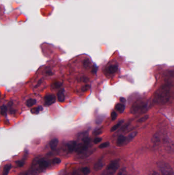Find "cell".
<instances>
[{
    "label": "cell",
    "instance_id": "1",
    "mask_svg": "<svg viewBox=\"0 0 174 175\" xmlns=\"http://www.w3.org/2000/svg\"><path fill=\"white\" fill-rule=\"evenodd\" d=\"M170 88L167 85H164L156 91L154 95V101L156 103L165 104L170 98Z\"/></svg>",
    "mask_w": 174,
    "mask_h": 175
},
{
    "label": "cell",
    "instance_id": "2",
    "mask_svg": "<svg viewBox=\"0 0 174 175\" xmlns=\"http://www.w3.org/2000/svg\"><path fill=\"white\" fill-rule=\"evenodd\" d=\"M51 163H52V161L51 162L43 158L34 159L31 167V174L32 175H38L49 168Z\"/></svg>",
    "mask_w": 174,
    "mask_h": 175
},
{
    "label": "cell",
    "instance_id": "3",
    "mask_svg": "<svg viewBox=\"0 0 174 175\" xmlns=\"http://www.w3.org/2000/svg\"><path fill=\"white\" fill-rule=\"evenodd\" d=\"M120 160L115 159L111 161L100 175H114L119 167Z\"/></svg>",
    "mask_w": 174,
    "mask_h": 175
},
{
    "label": "cell",
    "instance_id": "4",
    "mask_svg": "<svg viewBox=\"0 0 174 175\" xmlns=\"http://www.w3.org/2000/svg\"><path fill=\"white\" fill-rule=\"evenodd\" d=\"M148 102L143 99L136 100L132 105L131 109V112L135 114L145 110L147 106Z\"/></svg>",
    "mask_w": 174,
    "mask_h": 175
},
{
    "label": "cell",
    "instance_id": "5",
    "mask_svg": "<svg viewBox=\"0 0 174 175\" xmlns=\"http://www.w3.org/2000/svg\"><path fill=\"white\" fill-rule=\"evenodd\" d=\"M157 166L162 175H174L173 169L168 163L159 161L157 163Z\"/></svg>",
    "mask_w": 174,
    "mask_h": 175
},
{
    "label": "cell",
    "instance_id": "6",
    "mask_svg": "<svg viewBox=\"0 0 174 175\" xmlns=\"http://www.w3.org/2000/svg\"><path fill=\"white\" fill-rule=\"evenodd\" d=\"M82 141L83 143L81 144L77 148H76V152H77L78 153H82L84 152H85L88 148L89 144L90 143V139L88 137H85L82 139Z\"/></svg>",
    "mask_w": 174,
    "mask_h": 175
},
{
    "label": "cell",
    "instance_id": "7",
    "mask_svg": "<svg viewBox=\"0 0 174 175\" xmlns=\"http://www.w3.org/2000/svg\"><path fill=\"white\" fill-rule=\"evenodd\" d=\"M45 105L50 106L54 104L56 101V97L54 94H48L44 97Z\"/></svg>",
    "mask_w": 174,
    "mask_h": 175
},
{
    "label": "cell",
    "instance_id": "8",
    "mask_svg": "<svg viewBox=\"0 0 174 175\" xmlns=\"http://www.w3.org/2000/svg\"><path fill=\"white\" fill-rule=\"evenodd\" d=\"M68 151L69 153H72L76 150L77 147V143L75 141H70L68 142L67 144Z\"/></svg>",
    "mask_w": 174,
    "mask_h": 175
},
{
    "label": "cell",
    "instance_id": "9",
    "mask_svg": "<svg viewBox=\"0 0 174 175\" xmlns=\"http://www.w3.org/2000/svg\"><path fill=\"white\" fill-rule=\"evenodd\" d=\"M104 163L103 162V158H100L97 160V161L94 164L93 169L95 171H99L101 170L104 167Z\"/></svg>",
    "mask_w": 174,
    "mask_h": 175
},
{
    "label": "cell",
    "instance_id": "10",
    "mask_svg": "<svg viewBox=\"0 0 174 175\" xmlns=\"http://www.w3.org/2000/svg\"><path fill=\"white\" fill-rule=\"evenodd\" d=\"M126 137L124 135H121L117 138L116 144L117 147H121L126 144Z\"/></svg>",
    "mask_w": 174,
    "mask_h": 175
},
{
    "label": "cell",
    "instance_id": "11",
    "mask_svg": "<svg viewBox=\"0 0 174 175\" xmlns=\"http://www.w3.org/2000/svg\"><path fill=\"white\" fill-rule=\"evenodd\" d=\"M64 89H62V90H60L58 92V93H57L58 100L60 102H63L65 100V96H64Z\"/></svg>",
    "mask_w": 174,
    "mask_h": 175
},
{
    "label": "cell",
    "instance_id": "12",
    "mask_svg": "<svg viewBox=\"0 0 174 175\" xmlns=\"http://www.w3.org/2000/svg\"><path fill=\"white\" fill-rule=\"evenodd\" d=\"M59 140L57 138H54L50 142V147L52 150H55L58 145Z\"/></svg>",
    "mask_w": 174,
    "mask_h": 175
},
{
    "label": "cell",
    "instance_id": "13",
    "mask_svg": "<svg viewBox=\"0 0 174 175\" xmlns=\"http://www.w3.org/2000/svg\"><path fill=\"white\" fill-rule=\"evenodd\" d=\"M137 132H134L131 133H130L127 137H126V144L130 142L137 135Z\"/></svg>",
    "mask_w": 174,
    "mask_h": 175
},
{
    "label": "cell",
    "instance_id": "14",
    "mask_svg": "<svg viewBox=\"0 0 174 175\" xmlns=\"http://www.w3.org/2000/svg\"><path fill=\"white\" fill-rule=\"evenodd\" d=\"M118 67L116 65H111L107 68V72L110 74H114L117 72Z\"/></svg>",
    "mask_w": 174,
    "mask_h": 175
},
{
    "label": "cell",
    "instance_id": "15",
    "mask_svg": "<svg viewBox=\"0 0 174 175\" xmlns=\"http://www.w3.org/2000/svg\"><path fill=\"white\" fill-rule=\"evenodd\" d=\"M115 109L116 111L119 112L121 113H122L124 112L125 109V105L123 103H117L115 106Z\"/></svg>",
    "mask_w": 174,
    "mask_h": 175
},
{
    "label": "cell",
    "instance_id": "16",
    "mask_svg": "<svg viewBox=\"0 0 174 175\" xmlns=\"http://www.w3.org/2000/svg\"><path fill=\"white\" fill-rule=\"evenodd\" d=\"M11 167H12V166L10 164H6L4 168L2 175H8Z\"/></svg>",
    "mask_w": 174,
    "mask_h": 175
},
{
    "label": "cell",
    "instance_id": "17",
    "mask_svg": "<svg viewBox=\"0 0 174 175\" xmlns=\"http://www.w3.org/2000/svg\"><path fill=\"white\" fill-rule=\"evenodd\" d=\"M36 103V100L34 99H32V98H30L29 99L27 100L26 101V105L29 107L30 108L31 106H32L33 105H34V104H35Z\"/></svg>",
    "mask_w": 174,
    "mask_h": 175
},
{
    "label": "cell",
    "instance_id": "18",
    "mask_svg": "<svg viewBox=\"0 0 174 175\" xmlns=\"http://www.w3.org/2000/svg\"><path fill=\"white\" fill-rule=\"evenodd\" d=\"M42 110H43V108L41 106H39L38 107L32 109L30 111L32 114H38L40 112H41Z\"/></svg>",
    "mask_w": 174,
    "mask_h": 175
},
{
    "label": "cell",
    "instance_id": "19",
    "mask_svg": "<svg viewBox=\"0 0 174 175\" xmlns=\"http://www.w3.org/2000/svg\"><path fill=\"white\" fill-rule=\"evenodd\" d=\"M124 121L123 120H121L119 121H118L116 124H115L114 125H113L111 129V132H114L115 131H116L117 129H118V128L122 124V123H123Z\"/></svg>",
    "mask_w": 174,
    "mask_h": 175
},
{
    "label": "cell",
    "instance_id": "20",
    "mask_svg": "<svg viewBox=\"0 0 174 175\" xmlns=\"http://www.w3.org/2000/svg\"><path fill=\"white\" fill-rule=\"evenodd\" d=\"M7 107L3 105L0 108V113L3 116H6L7 115Z\"/></svg>",
    "mask_w": 174,
    "mask_h": 175
},
{
    "label": "cell",
    "instance_id": "21",
    "mask_svg": "<svg viewBox=\"0 0 174 175\" xmlns=\"http://www.w3.org/2000/svg\"><path fill=\"white\" fill-rule=\"evenodd\" d=\"M61 85H62V83L60 82H55L52 84L51 87L54 89H57V88L60 87Z\"/></svg>",
    "mask_w": 174,
    "mask_h": 175
},
{
    "label": "cell",
    "instance_id": "22",
    "mask_svg": "<svg viewBox=\"0 0 174 175\" xmlns=\"http://www.w3.org/2000/svg\"><path fill=\"white\" fill-rule=\"evenodd\" d=\"M82 172L84 175H89L90 173V169L88 167H84L82 169Z\"/></svg>",
    "mask_w": 174,
    "mask_h": 175
},
{
    "label": "cell",
    "instance_id": "23",
    "mask_svg": "<svg viewBox=\"0 0 174 175\" xmlns=\"http://www.w3.org/2000/svg\"><path fill=\"white\" fill-rule=\"evenodd\" d=\"M149 116L148 115H145L144 116H143L142 117L140 118L138 120H137V122H144L145 121H146L147 119H148Z\"/></svg>",
    "mask_w": 174,
    "mask_h": 175
},
{
    "label": "cell",
    "instance_id": "24",
    "mask_svg": "<svg viewBox=\"0 0 174 175\" xmlns=\"http://www.w3.org/2000/svg\"><path fill=\"white\" fill-rule=\"evenodd\" d=\"M127 171L126 168H123L122 169H121L119 172L118 173L117 175H127Z\"/></svg>",
    "mask_w": 174,
    "mask_h": 175
},
{
    "label": "cell",
    "instance_id": "25",
    "mask_svg": "<svg viewBox=\"0 0 174 175\" xmlns=\"http://www.w3.org/2000/svg\"><path fill=\"white\" fill-rule=\"evenodd\" d=\"M25 159H26L24 158V159H23L21 160H19V161H16V164H17V166L18 167H22L25 164V162H24V160Z\"/></svg>",
    "mask_w": 174,
    "mask_h": 175
},
{
    "label": "cell",
    "instance_id": "26",
    "mask_svg": "<svg viewBox=\"0 0 174 175\" xmlns=\"http://www.w3.org/2000/svg\"><path fill=\"white\" fill-rule=\"evenodd\" d=\"M110 143L109 142H104V143H103L102 144H101L99 146V148L100 149H104V148H106L107 147H108Z\"/></svg>",
    "mask_w": 174,
    "mask_h": 175
},
{
    "label": "cell",
    "instance_id": "27",
    "mask_svg": "<svg viewBox=\"0 0 174 175\" xmlns=\"http://www.w3.org/2000/svg\"><path fill=\"white\" fill-rule=\"evenodd\" d=\"M61 161L60 159H59V158H54V159L52 160V163H53V164H58L60 163Z\"/></svg>",
    "mask_w": 174,
    "mask_h": 175
},
{
    "label": "cell",
    "instance_id": "28",
    "mask_svg": "<svg viewBox=\"0 0 174 175\" xmlns=\"http://www.w3.org/2000/svg\"><path fill=\"white\" fill-rule=\"evenodd\" d=\"M90 62H89L88 59H86V60L84 61V62H83V66H84V67L85 68L89 67V66H90Z\"/></svg>",
    "mask_w": 174,
    "mask_h": 175
},
{
    "label": "cell",
    "instance_id": "29",
    "mask_svg": "<svg viewBox=\"0 0 174 175\" xmlns=\"http://www.w3.org/2000/svg\"><path fill=\"white\" fill-rule=\"evenodd\" d=\"M111 119L112 120H114L116 119V117H117V114L115 111H112L111 112Z\"/></svg>",
    "mask_w": 174,
    "mask_h": 175
},
{
    "label": "cell",
    "instance_id": "30",
    "mask_svg": "<svg viewBox=\"0 0 174 175\" xmlns=\"http://www.w3.org/2000/svg\"><path fill=\"white\" fill-rule=\"evenodd\" d=\"M78 136L79 137H82V139L85 138V137H87V132H84L83 133H79L78 135Z\"/></svg>",
    "mask_w": 174,
    "mask_h": 175
},
{
    "label": "cell",
    "instance_id": "31",
    "mask_svg": "<svg viewBox=\"0 0 174 175\" xmlns=\"http://www.w3.org/2000/svg\"><path fill=\"white\" fill-rule=\"evenodd\" d=\"M102 138H99V137H97V138H95L94 139V143L95 144H97L99 143H100L101 141H102Z\"/></svg>",
    "mask_w": 174,
    "mask_h": 175
},
{
    "label": "cell",
    "instance_id": "32",
    "mask_svg": "<svg viewBox=\"0 0 174 175\" xmlns=\"http://www.w3.org/2000/svg\"><path fill=\"white\" fill-rule=\"evenodd\" d=\"M89 89H90V86L89 85H85V86H83L82 87L81 90L83 92H86V91H88Z\"/></svg>",
    "mask_w": 174,
    "mask_h": 175
},
{
    "label": "cell",
    "instance_id": "33",
    "mask_svg": "<svg viewBox=\"0 0 174 175\" xmlns=\"http://www.w3.org/2000/svg\"><path fill=\"white\" fill-rule=\"evenodd\" d=\"M46 74L47 75H51L53 74V73L52 72V71L50 69H46Z\"/></svg>",
    "mask_w": 174,
    "mask_h": 175
},
{
    "label": "cell",
    "instance_id": "34",
    "mask_svg": "<svg viewBox=\"0 0 174 175\" xmlns=\"http://www.w3.org/2000/svg\"><path fill=\"white\" fill-rule=\"evenodd\" d=\"M96 72H97V67L94 65L92 69V73L93 74H95L96 73Z\"/></svg>",
    "mask_w": 174,
    "mask_h": 175
},
{
    "label": "cell",
    "instance_id": "35",
    "mask_svg": "<svg viewBox=\"0 0 174 175\" xmlns=\"http://www.w3.org/2000/svg\"><path fill=\"white\" fill-rule=\"evenodd\" d=\"M120 101L121 102V103L124 104L126 103V99L124 97H121L120 98Z\"/></svg>",
    "mask_w": 174,
    "mask_h": 175
},
{
    "label": "cell",
    "instance_id": "36",
    "mask_svg": "<svg viewBox=\"0 0 174 175\" xmlns=\"http://www.w3.org/2000/svg\"><path fill=\"white\" fill-rule=\"evenodd\" d=\"M101 133V131H100V130H97L94 132V134L95 135H98Z\"/></svg>",
    "mask_w": 174,
    "mask_h": 175
},
{
    "label": "cell",
    "instance_id": "37",
    "mask_svg": "<svg viewBox=\"0 0 174 175\" xmlns=\"http://www.w3.org/2000/svg\"><path fill=\"white\" fill-rule=\"evenodd\" d=\"M160 175L158 172H156V171H154V172H153L151 174V175Z\"/></svg>",
    "mask_w": 174,
    "mask_h": 175
},
{
    "label": "cell",
    "instance_id": "38",
    "mask_svg": "<svg viewBox=\"0 0 174 175\" xmlns=\"http://www.w3.org/2000/svg\"><path fill=\"white\" fill-rule=\"evenodd\" d=\"M41 83H42V80H40L39 82H38V84L37 85V86L35 87H38L39 85H40L41 84Z\"/></svg>",
    "mask_w": 174,
    "mask_h": 175
},
{
    "label": "cell",
    "instance_id": "39",
    "mask_svg": "<svg viewBox=\"0 0 174 175\" xmlns=\"http://www.w3.org/2000/svg\"><path fill=\"white\" fill-rule=\"evenodd\" d=\"M18 175H27V174H26V173H20V174H19Z\"/></svg>",
    "mask_w": 174,
    "mask_h": 175
},
{
    "label": "cell",
    "instance_id": "40",
    "mask_svg": "<svg viewBox=\"0 0 174 175\" xmlns=\"http://www.w3.org/2000/svg\"><path fill=\"white\" fill-rule=\"evenodd\" d=\"M0 96H1V92H0Z\"/></svg>",
    "mask_w": 174,
    "mask_h": 175
}]
</instances>
